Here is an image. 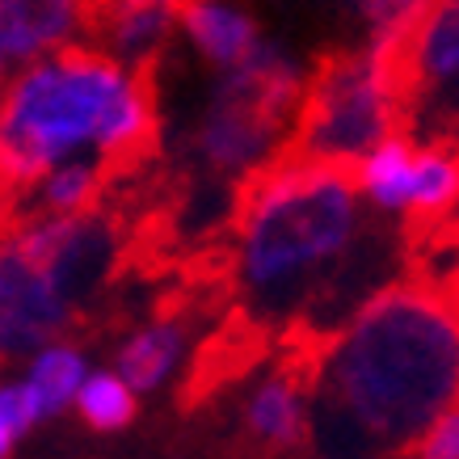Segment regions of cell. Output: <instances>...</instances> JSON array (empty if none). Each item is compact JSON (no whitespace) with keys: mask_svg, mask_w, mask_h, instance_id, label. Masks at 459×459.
Listing matches in <instances>:
<instances>
[{"mask_svg":"<svg viewBox=\"0 0 459 459\" xmlns=\"http://www.w3.org/2000/svg\"><path fill=\"white\" fill-rule=\"evenodd\" d=\"M459 404V295L404 279L376 291L316 354L312 451L404 455Z\"/></svg>","mask_w":459,"mask_h":459,"instance_id":"1","label":"cell"},{"mask_svg":"<svg viewBox=\"0 0 459 459\" xmlns=\"http://www.w3.org/2000/svg\"><path fill=\"white\" fill-rule=\"evenodd\" d=\"M84 143H98L110 181L152 160L156 59L123 64L89 42H64L0 93V228H17L30 190Z\"/></svg>","mask_w":459,"mask_h":459,"instance_id":"2","label":"cell"},{"mask_svg":"<svg viewBox=\"0 0 459 459\" xmlns=\"http://www.w3.org/2000/svg\"><path fill=\"white\" fill-rule=\"evenodd\" d=\"M359 165L270 156L232 198V295L257 325L291 329L367 237Z\"/></svg>","mask_w":459,"mask_h":459,"instance_id":"3","label":"cell"},{"mask_svg":"<svg viewBox=\"0 0 459 459\" xmlns=\"http://www.w3.org/2000/svg\"><path fill=\"white\" fill-rule=\"evenodd\" d=\"M304 89V72L282 51L257 42L253 56L228 68V81L215 89L195 131L198 160L211 173L232 178V173H253L270 156H279L291 140Z\"/></svg>","mask_w":459,"mask_h":459,"instance_id":"4","label":"cell"},{"mask_svg":"<svg viewBox=\"0 0 459 459\" xmlns=\"http://www.w3.org/2000/svg\"><path fill=\"white\" fill-rule=\"evenodd\" d=\"M371 51L401 106V135L459 148V0H421Z\"/></svg>","mask_w":459,"mask_h":459,"instance_id":"5","label":"cell"},{"mask_svg":"<svg viewBox=\"0 0 459 459\" xmlns=\"http://www.w3.org/2000/svg\"><path fill=\"white\" fill-rule=\"evenodd\" d=\"M388 135H401V106L376 51H337L307 76L282 152L299 160H346L362 165Z\"/></svg>","mask_w":459,"mask_h":459,"instance_id":"6","label":"cell"},{"mask_svg":"<svg viewBox=\"0 0 459 459\" xmlns=\"http://www.w3.org/2000/svg\"><path fill=\"white\" fill-rule=\"evenodd\" d=\"M72 320V304L47 270L22 257L17 245L0 249V359H22L56 342Z\"/></svg>","mask_w":459,"mask_h":459,"instance_id":"7","label":"cell"},{"mask_svg":"<svg viewBox=\"0 0 459 459\" xmlns=\"http://www.w3.org/2000/svg\"><path fill=\"white\" fill-rule=\"evenodd\" d=\"M265 346H270V329H265V325L249 320L245 312H237L232 320H223V329L198 350L195 367H190V376H186L181 409L203 404L215 388H223V384L240 379L245 371H253L257 359L265 354Z\"/></svg>","mask_w":459,"mask_h":459,"instance_id":"8","label":"cell"},{"mask_svg":"<svg viewBox=\"0 0 459 459\" xmlns=\"http://www.w3.org/2000/svg\"><path fill=\"white\" fill-rule=\"evenodd\" d=\"M81 39V0H0V42L9 59H39Z\"/></svg>","mask_w":459,"mask_h":459,"instance_id":"9","label":"cell"},{"mask_svg":"<svg viewBox=\"0 0 459 459\" xmlns=\"http://www.w3.org/2000/svg\"><path fill=\"white\" fill-rule=\"evenodd\" d=\"M178 22L190 30L198 51L220 64V68H237L253 56L257 47V30L240 9L223 4V0H178Z\"/></svg>","mask_w":459,"mask_h":459,"instance_id":"10","label":"cell"},{"mask_svg":"<svg viewBox=\"0 0 459 459\" xmlns=\"http://www.w3.org/2000/svg\"><path fill=\"white\" fill-rule=\"evenodd\" d=\"M418 165L421 143L409 140V135H388L371 156H362V195L379 211H409L413 207V190H418Z\"/></svg>","mask_w":459,"mask_h":459,"instance_id":"11","label":"cell"},{"mask_svg":"<svg viewBox=\"0 0 459 459\" xmlns=\"http://www.w3.org/2000/svg\"><path fill=\"white\" fill-rule=\"evenodd\" d=\"M181 342H186V325L181 320H156L143 333H135L126 342V350L118 354V371L131 388H156L160 379L173 371V362L181 359Z\"/></svg>","mask_w":459,"mask_h":459,"instance_id":"12","label":"cell"},{"mask_svg":"<svg viewBox=\"0 0 459 459\" xmlns=\"http://www.w3.org/2000/svg\"><path fill=\"white\" fill-rule=\"evenodd\" d=\"M84 384V362L72 346H47L30 367V396L39 404V418H51L81 392Z\"/></svg>","mask_w":459,"mask_h":459,"instance_id":"13","label":"cell"},{"mask_svg":"<svg viewBox=\"0 0 459 459\" xmlns=\"http://www.w3.org/2000/svg\"><path fill=\"white\" fill-rule=\"evenodd\" d=\"M81 418L93 426V430H118L135 418V396H131V384L118 376H93L84 379L81 392Z\"/></svg>","mask_w":459,"mask_h":459,"instance_id":"14","label":"cell"},{"mask_svg":"<svg viewBox=\"0 0 459 459\" xmlns=\"http://www.w3.org/2000/svg\"><path fill=\"white\" fill-rule=\"evenodd\" d=\"M413 455H426V459H459V404H455V409H446L443 418H438L430 430L421 434V443L413 446Z\"/></svg>","mask_w":459,"mask_h":459,"instance_id":"15","label":"cell"},{"mask_svg":"<svg viewBox=\"0 0 459 459\" xmlns=\"http://www.w3.org/2000/svg\"><path fill=\"white\" fill-rule=\"evenodd\" d=\"M30 421H39V404L30 388H0V426L17 438L30 430Z\"/></svg>","mask_w":459,"mask_h":459,"instance_id":"16","label":"cell"},{"mask_svg":"<svg viewBox=\"0 0 459 459\" xmlns=\"http://www.w3.org/2000/svg\"><path fill=\"white\" fill-rule=\"evenodd\" d=\"M9 446H13V434L0 426V455H9Z\"/></svg>","mask_w":459,"mask_h":459,"instance_id":"17","label":"cell"},{"mask_svg":"<svg viewBox=\"0 0 459 459\" xmlns=\"http://www.w3.org/2000/svg\"><path fill=\"white\" fill-rule=\"evenodd\" d=\"M4 64H9V51H4V42H0V81H4Z\"/></svg>","mask_w":459,"mask_h":459,"instance_id":"18","label":"cell"}]
</instances>
